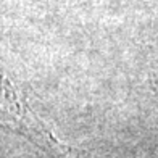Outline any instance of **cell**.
I'll return each mask as SVG.
<instances>
[{"instance_id": "6da1fadb", "label": "cell", "mask_w": 158, "mask_h": 158, "mask_svg": "<svg viewBox=\"0 0 158 158\" xmlns=\"http://www.w3.org/2000/svg\"><path fill=\"white\" fill-rule=\"evenodd\" d=\"M2 121L6 129L27 139L50 158H74V148L55 137L5 74L2 77Z\"/></svg>"}]
</instances>
